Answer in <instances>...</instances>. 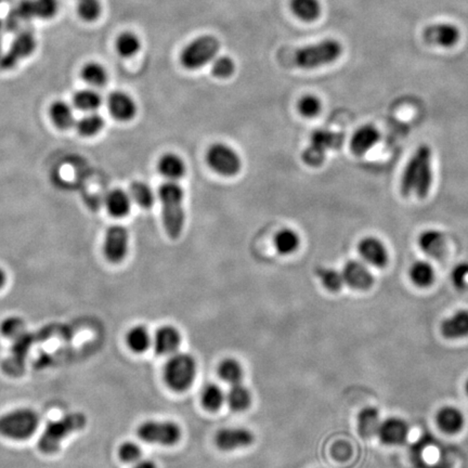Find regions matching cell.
I'll list each match as a JSON object with an SVG mask.
<instances>
[{
	"label": "cell",
	"mask_w": 468,
	"mask_h": 468,
	"mask_svg": "<svg viewBox=\"0 0 468 468\" xmlns=\"http://www.w3.org/2000/svg\"><path fill=\"white\" fill-rule=\"evenodd\" d=\"M432 152L428 144H420L405 165L400 182L403 196H418L420 200L427 198L432 189Z\"/></svg>",
	"instance_id": "6da1fadb"
},
{
	"label": "cell",
	"mask_w": 468,
	"mask_h": 468,
	"mask_svg": "<svg viewBox=\"0 0 468 468\" xmlns=\"http://www.w3.org/2000/svg\"><path fill=\"white\" fill-rule=\"evenodd\" d=\"M159 198L161 204L164 228L171 239H178L186 223L184 189L176 181L165 182L159 186Z\"/></svg>",
	"instance_id": "7a4b0ae2"
},
{
	"label": "cell",
	"mask_w": 468,
	"mask_h": 468,
	"mask_svg": "<svg viewBox=\"0 0 468 468\" xmlns=\"http://www.w3.org/2000/svg\"><path fill=\"white\" fill-rule=\"evenodd\" d=\"M87 418L80 412L66 414L58 420L47 425L38 441V447L45 454H55L60 450L64 439L73 432L86 427Z\"/></svg>",
	"instance_id": "3957f363"
},
{
	"label": "cell",
	"mask_w": 468,
	"mask_h": 468,
	"mask_svg": "<svg viewBox=\"0 0 468 468\" xmlns=\"http://www.w3.org/2000/svg\"><path fill=\"white\" fill-rule=\"evenodd\" d=\"M196 359L189 353H175L169 356L163 368V378L171 390L181 393L192 386L196 380Z\"/></svg>",
	"instance_id": "277c9868"
},
{
	"label": "cell",
	"mask_w": 468,
	"mask_h": 468,
	"mask_svg": "<svg viewBox=\"0 0 468 468\" xmlns=\"http://www.w3.org/2000/svg\"><path fill=\"white\" fill-rule=\"evenodd\" d=\"M343 55V46L334 38H327L298 49L295 63L304 70H314L334 63Z\"/></svg>",
	"instance_id": "5b68a950"
},
{
	"label": "cell",
	"mask_w": 468,
	"mask_h": 468,
	"mask_svg": "<svg viewBox=\"0 0 468 468\" xmlns=\"http://www.w3.org/2000/svg\"><path fill=\"white\" fill-rule=\"evenodd\" d=\"M39 423L36 411L21 408L0 416V435L12 440H26L35 434Z\"/></svg>",
	"instance_id": "8992f818"
},
{
	"label": "cell",
	"mask_w": 468,
	"mask_h": 468,
	"mask_svg": "<svg viewBox=\"0 0 468 468\" xmlns=\"http://www.w3.org/2000/svg\"><path fill=\"white\" fill-rule=\"evenodd\" d=\"M220 50V43L212 35L198 37L180 55V63L186 70H198L213 62Z\"/></svg>",
	"instance_id": "52a82bcc"
},
{
	"label": "cell",
	"mask_w": 468,
	"mask_h": 468,
	"mask_svg": "<svg viewBox=\"0 0 468 468\" xmlns=\"http://www.w3.org/2000/svg\"><path fill=\"white\" fill-rule=\"evenodd\" d=\"M207 165L223 177H233L242 169L239 153L223 142H216L207 149L205 154Z\"/></svg>",
	"instance_id": "ba28073f"
},
{
	"label": "cell",
	"mask_w": 468,
	"mask_h": 468,
	"mask_svg": "<svg viewBox=\"0 0 468 468\" xmlns=\"http://www.w3.org/2000/svg\"><path fill=\"white\" fill-rule=\"evenodd\" d=\"M137 435L147 443L174 446L181 438V428L171 420H147L138 426Z\"/></svg>",
	"instance_id": "9c48e42d"
},
{
	"label": "cell",
	"mask_w": 468,
	"mask_h": 468,
	"mask_svg": "<svg viewBox=\"0 0 468 468\" xmlns=\"http://www.w3.org/2000/svg\"><path fill=\"white\" fill-rule=\"evenodd\" d=\"M129 248V234L123 225L110 227L105 233L103 252L105 258L112 264H119L127 256Z\"/></svg>",
	"instance_id": "30bf717a"
},
{
	"label": "cell",
	"mask_w": 468,
	"mask_h": 468,
	"mask_svg": "<svg viewBox=\"0 0 468 468\" xmlns=\"http://www.w3.org/2000/svg\"><path fill=\"white\" fill-rule=\"evenodd\" d=\"M423 39L428 45L452 48L461 39V31L452 23H434L424 28Z\"/></svg>",
	"instance_id": "8fae6325"
},
{
	"label": "cell",
	"mask_w": 468,
	"mask_h": 468,
	"mask_svg": "<svg viewBox=\"0 0 468 468\" xmlns=\"http://www.w3.org/2000/svg\"><path fill=\"white\" fill-rule=\"evenodd\" d=\"M409 424L399 416H390L381 422L376 436L385 446H401L409 437Z\"/></svg>",
	"instance_id": "7c38bea8"
},
{
	"label": "cell",
	"mask_w": 468,
	"mask_h": 468,
	"mask_svg": "<svg viewBox=\"0 0 468 468\" xmlns=\"http://www.w3.org/2000/svg\"><path fill=\"white\" fill-rule=\"evenodd\" d=\"M254 434L245 427H225L215 435V445L219 450L233 451L246 448L254 442Z\"/></svg>",
	"instance_id": "4fadbf2b"
},
{
	"label": "cell",
	"mask_w": 468,
	"mask_h": 468,
	"mask_svg": "<svg viewBox=\"0 0 468 468\" xmlns=\"http://www.w3.org/2000/svg\"><path fill=\"white\" fill-rule=\"evenodd\" d=\"M341 273L345 284L357 291H368L376 282V277L368 267L360 260H348Z\"/></svg>",
	"instance_id": "5bb4252c"
},
{
	"label": "cell",
	"mask_w": 468,
	"mask_h": 468,
	"mask_svg": "<svg viewBox=\"0 0 468 468\" xmlns=\"http://www.w3.org/2000/svg\"><path fill=\"white\" fill-rule=\"evenodd\" d=\"M36 48V41L31 33L18 35L8 53L0 57V68L11 70L21 60L30 57Z\"/></svg>",
	"instance_id": "9a60e30c"
},
{
	"label": "cell",
	"mask_w": 468,
	"mask_h": 468,
	"mask_svg": "<svg viewBox=\"0 0 468 468\" xmlns=\"http://www.w3.org/2000/svg\"><path fill=\"white\" fill-rule=\"evenodd\" d=\"M360 256L366 264L376 268H384L389 262L388 250L384 242L376 237H366L358 244Z\"/></svg>",
	"instance_id": "2e32d148"
},
{
	"label": "cell",
	"mask_w": 468,
	"mask_h": 468,
	"mask_svg": "<svg viewBox=\"0 0 468 468\" xmlns=\"http://www.w3.org/2000/svg\"><path fill=\"white\" fill-rule=\"evenodd\" d=\"M59 7L58 0H23L18 5V14L26 20L33 18L49 20L57 16Z\"/></svg>",
	"instance_id": "e0dca14e"
},
{
	"label": "cell",
	"mask_w": 468,
	"mask_h": 468,
	"mask_svg": "<svg viewBox=\"0 0 468 468\" xmlns=\"http://www.w3.org/2000/svg\"><path fill=\"white\" fill-rule=\"evenodd\" d=\"M181 343V335L173 325H163L155 332L152 339L155 353L159 356H169L177 353Z\"/></svg>",
	"instance_id": "ac0fdd59"
},
{
	"label": "cell",
	"mask_w": 468,
	"mask_h": 468,
	"mask_svg": "<svg viewBox=\"0 0 468 468\" xmlns=\"http://www.w3.org/2000/svg\"><path fill=\"white\" fill-rule=\"evenodd\" d=\"M107 107L114 119L121 122H129L137 114V105L134 99L123 91H114L107 98Z\"/></svg>",
	"instance_id": "d6986e66"
},
{
	"label": "cell",
	"mask_w": 468,
	"mask_h": 468,
	"mask_svg": "<svg viewBox=\"0 0 468 468\" xmlns=\"http://www.w3.org/2000/svg\"><path fill=\"white\" fill-rule=\"evenodd\" d=\"M381 140V134L376 126L366 124L358 128L350 138V150L357 156L368 153Z\"/></svg>",
	"instance_id": "ffe728a7"
},
{
	"label": "cell",
	"mask_w": 468,
	"mask_h": 468,
	"mask_svg": "<svg viewBox=\"0 0 468 468\" xmlns=\"http://www.w3.org/2000/svg\"><path fill=\"white\" fill-rule=\"evenodd\" d=\"M435 420L439 430L448 435L457 434L465 425L463 412L454 405H445L440 408L437 411Z\"/></svg>",
	"instance_id": "44dd1931"
},
{
	"label": "cell",
	"mask_w": 468,
	"mask_h": 468,
	"mask_svg": "<svg viewBox=\"0 0 468 468\" xmlns=\"http://www.w3.org/2000/svg\"><path fill=\"white\" fill-rule=\"evenodd\" d=\"M440 333L447 339H461L468 336V310H457L454 314L443 319L440 323Z\"/></svg>",
	"instance_id": "7402d4cb"
},
{
	"label": "cell",
	"mask_w": 468,
	"mask_h": 468,
	"mask_svg": "<svg viewBox=\"0 0 468 468\" xmlns=\"http://www.w3.org/2000/svg\"><path fill=\"white\" fill-rule=\"evenodd\" d=\"M418 243L424 254L434 258H440L446 252V235L438 229H426L420 232Z\"/></svg>",
	"instance_id": "603a6c76"
},
{
	"label": "cell",
	"mask_w": 468,
	"mask_h": 468,
	"mask_svg": "<svg viewBox=\"0 0 468 468\" xmlns=\"http://www.w3.org/2000/svg\"><path fill=\"white\" fill-rule=\"evenodd\" d=\"M157 169L164 178L169 181H176L184 177L186 171V163L175 153H165L157 163Z\"/></svg>",
	"instance_id": "cb8c5ba5"
},
{
	"label": "cell",
	"mask_w": 468,
	"mask_h": 468,
	"mask_svg": "<svg viewBox=\"0 0 468 468\" xmlns=\"http://www.w3.org/2000/svg\"><path fill=\"white\" fill-rule=\"evenodd\" d=\"M380 411L376 407L363 408L357 416V430L362 438L376 436L381 425Z\"/></svg>",
	"instance_id": "d4e9b609"
},
{
	"label": "cell",
	"mask_w": 468,
	"mask_h": 468,
	"mask_svg": "<svg viewBox=\"0 0 468 468\" xmlns=\"http://www.w3.org/2000/svg\"><path fill=\"white\" fill-rule=\"evenodd\" d=\"M132 206V198L124 190L114 189L105 198V207L111 216L123 218L127 216Z\"/></svg>",
	"instance_id": "484cf974"
},
{
	"label": "cell",
	"mask_w": 468,
	"mask_h": 468,
	"mask_svg": "<svg viewBox=\"0 0 468 468\" xmlns=\"http://www.w3.org/2000/svg\"><path fill=\"white\" fill-rule=\"evenodd\" d=\"M344 134L329 129H317L310 136V144L319 150L326 153L330 150H339L344 144Z\"/></svg>",
	"instance_id": "4316f807"
},
{
	"label": "cell",
	"mask_w": 468,
	"mask_h": 468,
	"mask_svg": "<svg viewBox=\"0 0 468 468\" xmlns=\"http://www.w3.org/2000/svg\"><path fill=\"white\" fill-rule=\"evenodd\" d=\"M409 277L411 282L420 289H427L436 279L435 268L426 260H416L409 269Z\"/></svg>",
	"instance_id": "83f0119b"
},
{
	"label": "cell",
	"mask_w": 468,
	"mask_h": 468,
	"mask_svg": "<svg viewBox=\"0 0 468 468\" xmlns=\"http://www.w3.org/2000/svg\"><path fill=\"white\" fill-rule=\"evenodd\" d=\"M289 7L296 18L306 23L314 22L322 14L320 0H289Z\"/></svg>",
	"instance_id": "f1b7e54d"
},
{
	"label": "cell",
	"mask_w": 468,
	"mask_h": 468,
	"mask_svg": "<svg viewBox=\"0 0 468 468\" xmlns=\"http://www.w3.org/2000/svg\"><path fill=\"white\" fill-rule=\"evenodd\" d=\"M225 403L232 411L243 412L250 408L252 395L248 387L244 386L242 383H237L231 385L225 393Z\"/></svg>",
	"instance_id": "f546056e"
},
{
	"label": "cell",
	"mask_w": 468,
	"mask_h": 468,
	"mask_svg": "<svg viewBox=\"0 0 468 468\" xmlns=\"http://www.w3.org/2000/svg\"><path fill=\"white\" fill-rule=\"evenodd\" d=\"M152 339L148 329L144 325H136L128 331L126 343L128 348L136 353H142L152 345Z\"/></svg>",
	"instance_id": "4dcf8cb0"
},
{
	"label": "cell",
	"mask_w": 468,
	"mask_h": 468,
	"mask_svg": "<svg viewBox=\"0 0 468 468\" xmlns=\"http://www.w3.org/2000/svg\"><path fill=\"white\" fill-rule=\"evenodd\" d=\"M51 121L60 129H68L72 127L75 122L73 109L64 101H55L49 109Z\"/></svg>",
	"instance_id": "1f68e13d"
},
{
	"label": "cell",
	"mask_w": 468,
	"mask_h": 468,
	"mask_svg": "<svg viewBox=\"0 0 468 468\" xmlns=\"http://www.w3.org/2000/svg\"><path fill=\"white\" fill-rule=\"evenodd\" d=\"M201 403L209 412H216L225 403V393L218 384L208 383L201 391Z\"/></svg>",
	"instance_id": "d6a6232c"
},
{
	"label": "cell",
	"mask_w": 468,
	"mask_h": 468,
	"mask_svg": "<svg viewBox=\"0 0 468 468\" xmlns=\"http://www.w3.org/2000/svg\"><path fill=\"white\" fill-rule=\"evenodd\" d=\"M273 244L279 254L291 255L299 248L300 238L295 230L284 228L275 234Z\"/></svg>",
	"instance_id": "836d02e7"
},
{
	"label": "cell",
	"mask_w": 468,
	"mask_h": 468,
	"mask_svg": "<svg viewBox=\"0 0 468 468\" xmlns=\"http://www.w3.org/2000/svg\"><path fill=\"white\" fill-rule=\"evenodd\" d=\"M217 372H218L219 378L223 382L228 383L230 385L241 383L244 376V371L241 363L237 359H233V358H225V359H223L218 364Z\"/></svg>",
	"instance_id": "e575fe53"
},
{
	"label": "cell",
	"mask_w": 468,
	"mask_h": 468,
	"mask_svg": "<svg viewBox=\"0 0 468 468\" xmlns=\"http://www.w3.org/2000/svg\"><path fill=\"white\" fill-rule=\"evenodd\" d=\"M73 103L75 107L80 111L90 113L101 107L102 98L97 91L92 90V89H83L74 95Z\"/></svg>",
	"instance_id": "d590c367"
},
{
	"label": "cell",
	"mask_w": 468,
	"mask_h": 468,
	"mask_svg": "<svg viewBox=\"0 0 468 468\" xmlns=\"http://www.w3.org/2000/svg\"><path fill=\"white\" fill-rule=\"evenodd\" d=\"M115 47L121 57L132 58L142 49V41L134 33L124 32L116 39Z\"/></svg>",
	"instance_id": "8d00e7d4"
},
{
	"label": "cell",
	"mask_w": 468,
	"mask_h": 468,
	"mask_svg": "<svg viewBox=\"0 0 468 468\" xmlns=\"http://www.w3.org/2000/svg\"><path fill=\"white\" fill-rule=\"evenodd\" d=\"M84 82L92 87H101L107 84V72L105 66L98 62H88L83 66L80 72Z\"/></svg>",
	"instance_id": "74e56055"
},
{
	"label": "cell",
	"mask_w": 468,
	"mask_h": 468,
	"mask_svg": "<svg viewBox=\"0 0 468 468\" xmlns=\"http://www.w3.org/2000/svg\"><path fill=\"white\" fill-rule=\"evenodd\" d=\"M132 200L144 209L151 208L154 204V193L151 186L144 181H134L129 188Z\"/></svg>",
	"instance_id": "f35d334b"
},
{
	"label": "cell",
	"mask_w": 468,
	"mask_h": 468,
	"mask_svg": "<svg viewBox=\"0 0 468 468\" xmlns=\"http://www.w3.org/2000/svg\"><path fill=\"white\" fill-rule=\"evenodd\" d=\"M316 273L323 287L327 291L335 293V292L341 291V287L345 284L343 273L339 272L336 269L319 267L317 268Z\"/></svg>",
	"instance_id": "ab89813d"
},
{
	"label": "cell",
	"mask_w": 468,
	"mask_h": 468,
	"mask_svg": "<svg viewBox=\"0 0 468 468\" xmlns=\"http://www.w3.org/2000/svg\"><path fill=\"white\" fill-rule=\"evenodd\" d=\"M105 126L102 116L95 112H90L87 115L83 116L80 121L76 122V128L78 132L82 136L91 137L99 134Z\"/></svg>",
	"instance_id": "60d3db41"
},
{
	"label": "cell",
	"mask_w": 468,
	"mask_h": 468,
	"mask_svg": "<svg viewBox=\"0 0 468 468\" xmlns=\"http://www.w3.org/2000/svg\"><path fill=\"white\" fill-rule=\"evenodd\" d=\"M78 14L85 22H95L100 18L102 5L100 0H76Z\"/></svg>",
	"instance_id": "b9f144b4"
},
{
	"label": "cell",
	"mask_w": 468,
	"mask_h": 468,
	"mask_svg": "<svg viewBox=\"0 0 468 468\" xmlns=\"http://www.w3.org/2000/svg\"><path fill=\"white\" fill-rule=\"evenodd\" d=\"M297 109L300 115L307 117V119H312L320 114L322 103L318 97L314 96V95H306L298 101Z\"/></svg>",
	"instance_id": "7bdbcfd3"
},
{
	"label": "cell",
	"mask_w": 468,
	"mask_h": 468,
	"mask_svg": "<svg viewBox=\"0 0 468 468\" xmlns=\"http://www.w3.org/2000/svg\"><path fill=\"white\" fill-rule=\"evenodd\" d=\"M24 330H26V322L18 317H9L0 324V332L3 333L4 336L9 339L21 336Z\"/></svg>",
	"instance_id": "ee69618b"
},
{
	"label": "cell",
	"mask_w": 468,
	"mask_h": 468,
	"mask_svg": "<svg viewBox=\"0 0 468 468\" xmlns=\"http://www.w3.org/2000/svg\"><path fill=\"white\" fill-rule=\"evenodd\" d=\"M234 72H235V63L231 58L223 55L213 61L212 73L216 78L225 80V78L233 75Z\"/></svg>",
	"instance_id": "f6af8a7d"
},
{
	"label": "cell",
	"mask_w": 468,
	"mask_h": 468,
	"mask_svg": "<svg viewBox=\"0 0 468 468\" xmlns=\"http://www.w3.org/2000/svg\"><path fill=\"white\" fill-rule=\"evenodd\" d=\"M142 448L134 441H126L119 448V457L124 463H136L142 459Z\"/></svg>",
	"instance_id": "bcb514c9"
},
{
	"label": "cell",
	"mask_w": 468,
	"mask_h": 468,
	"mask_svg": "<svg viewBox=\"0 0 468 468\" xmlns=\"http://www.w3.org/2000/svg\"><path fill=\"white\" fill-rule=\"evenodd\" d=\"M451 282L459 291H464L468 287V262H462L455 265L451 271Z\"/></svg>",
	"instance_id": "7dc6e473"
},
{
	"label": "cell",
	"mask_w": 468,
	"mask_h": 468,
	"mask_svg": "<svg viewBox=\"0 0 468 468\" xmlns=\"http://www.w3.org/2000/svg\"><path fill=\"white\" fill-rule=\"evenodd\" d=\"M325 159H326V153L323 152V151L319 150L316 147L309 146L302 151V159L306 165L310 167H320L322 166V164L324 163Z\"/></svg>",
	"instance_id": "c3c4849f"
},
{
	"label": "cell",
	"mask_w": 468,
	"mask_h": 468,
	"mask_svg": "<svg viewBox=\"0 0 468 468\" xmlns=\"http://www.w3.org/2000/svg\"><path fill=\"white\" fill-rule=\"evenodd\" d=\"M132 468H157V466L155 465L154 462L151 461V459H140L134 464Z\"/></svg>",
	"instance_id": "681fc988"
},
{
	"label": "cell",
	"mask_w": 468,
	"mask_h": 468,
	"mask_svg": "<svg viewBox=\"0 0 468 468\" xmlns=\"http://www.w3.org/2000/svg\"><path fill=\"white\" fill-rule=\"evenodd\" d=\"M6 281H7V275H6L5 271L0 268V289H3L4 285L6 284Z\"/></svg>",
	"instance_id": "f907efd6"
},
{
	"label": "cell",
	"mask_w": 468,
	"mask_h": 468,
	"mask_svg": "<svg viewBox=\"0 0 468 468\" xmlns=\"http://www.w3.org/2000/svg\"><path fill=\"white\" fill-rule=\"evenodd\" d=\"M464 390H465L466 395H468V378L466 380L465 384H464Z\"/></svg>",
	"instance_id": "816d5d0a"
},
{
	"label": "cell",
	"mask_w": 468,
	"mask_h": 468,
	"mask_svg": "<svg viewBox=\"0 0 468 468\" xmlns=\"http://www.w3.org/2000/svg\"><path fill=\"white\" fill-rule=\"evenodd\" d=\"M0 53H1V46H0Z\"/></svg>",
	"instance_id": "f5cc1de1"
},
{
	"label": "cell",
	"mask_w": 468,
	"mask_h": 468,
	"mask_svg": "<svg viewBox=\"0 0 468 468\" xmlns=\"http://www.w3.org/2000/svg\"><path fill=\"white\" fill-rule=\"evenodd\" d=\"M0 3H1V0H0Z\"/></svg>",
	"instance_id": "db71d44e"
}]
</instances>
